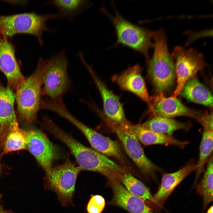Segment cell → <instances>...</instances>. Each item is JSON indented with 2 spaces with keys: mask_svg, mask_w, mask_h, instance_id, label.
Instances as JSON below:
<instances>
[{
  "mask_svg": "<svg viewBox=\"0 0 213 213\" xmlns=\"http://www.w3.org/2000/svg\"><path fill=\"white\" fill-rule=\"evenodd\" d=\"M49 131L69 148L81 170L99 173L109 181L119 180L121 175L127 171L108 156L83 145L55 124L51 125Z\"/></svg>",
  "mask_w": 213,
  "mask_h": 213,
  "instance_id": "obj_1",
  "label": "cell"
},
{
  "mask_svg": "<svg viewBox=\"0 0 213 213\" xmlns=\"http://www.w3.org/2000/svg\"><path fill=\"white\" fill-rule=\"evenodd\" d=\"M154 52L147 61L149 77L157 91L161 93L174 83L175 72V65L163 29L153 31Z\"/></svg>",
  "mask_w": 213,
  "mask_h": 213,
  "instance_id": "obj_2",
  "label": "cell"
},
{
  "mask_svg": "<svg viewBox=\"0 0 213 213\" xmlns=\"http://www.w3.org/2000/svg\"><path fill=\"white\" fill-rule=\"evenodd\" d=\"M47 61L43 58L39 59L35 71L25 78L16 91L17 112L19 117L27 124H30L36 120L41 109L43 77Z\"/></svg>",
  "mask_w": 213,
  "mask_h": 213,
  "instance_id": "obj_3",
  "label": "cell"
},
{
  "mask_svg": "<svg viewBox=\"0 0 213 213\" xmlns=\"http://www.w3.org/2000/svg\"><path fill=\"white\" fill-rule=\"evenodd\" d=\"M56 18L55 14H41L35 12L7 16L0 15V35L8 38L17 34L31 35L37 38L42 47L43 32L55 31L48 27L47 22Z\"/></svg>",
  "mask_w": 213,
  "mask_h": 213,
  "instance_id": "obj_4",
  "label": "cell"
},
{
  "mask_svg": "<svg viewBox=\"0 0 213 213\" xmlns=\"http://www.w3.org/2000/svg\"><path fill=\"white\" fill-rule=\"evenodd\" d=\"M101 11L111 20L114 27L117 41L115 45L121 44L143 55L149 59V51L153 48V31L134 24L124 18L115 9L111 15L104 7Z\"/></svg>",
  "mask_w": 213,
  "mask_h": 213,
  "instance_id": "obj_5",
  "label": "cell"
},
{
  "mask_svg": "<svg viewBox=\"0 0 213 213\" xmlns=\"http://www.w3.org/2000/svg\"><path fill=\"white\" fill-rule=\"evenodd\" d=\"M81 170L68 158L62 164L45 170L44 187L56 193L62 206L73 205L76 180Z\"/></svg>",
  "mask_w": 213,
  "mask_h": 213,
  "instance_id": "obj_6",
  "label": "cell"
},
{
  "mask_svg": "<svg viewBox=\"0 0 213 213\" xmlns=\"http://www.w3.org/2000/svg\"><path fill=\"white\" fill-rule=\"evenodd\" d=\"M68 62L64 50L47 61L43 77V93L53 101L62 100L71 87L67 72Z\"/></svg>",
  "mask_w": 213,
  "mask_h": 213,
  "instance_id": "obj_7",
  "label": "cell"
},
{
  "mask_svg": "<svg viewBox=\"0 0 213 213\" xmlns=\"http://www.w3.org/2000/svg\"><path fill=\"white\" fill-rule=\"evenodd\" d=\"M171 56L176 60L175 67L177 78V86L172 96L177 97L185 83L203 70L206 63L203 54L193 48L186 49L177 46Z\"/></svg>",
  "mask_w": 213,
  "mask_h": 213,
  "instance_id": "obj_8",
  "label": "cell"
},
{
  "mask_svg": "<svg viewBox=\"0 0 213 213\" xmlns=\"http://www.w3.org/2000/svg\"><path fill=\"white\" fill-rule=\"evenodd\" d=\"M131 124L108 126L117 136L126 153L141 172L146 176H154L161 169L147 157L139 141L129 128Z\"/></svg>",
  "mask_w": 213,
  "mask_h": 213,
  "instance_id": "obj_9",
  "label": "cell"
},
{
  "mask_svg": "<svg viewBox=\"0 0 213 213\" xmlns=\"http://www.w3.org/2000/svg\"><path fill=\"white\" fill-rule=\"evenodd\" d=\"M93 79L101 96L103 112L107 125H126L130 124L126 119L122 104L119 97L109 90L97 76L88 64L85 65Z\"/></svg>",
  "mask_w": 213,
  "mask_h": 213,
  "instance_id": "obj_10",
  "label": "cell"
},
{
  "mask_svg": "<svg viewBox=\"0 0 213 213\" xmlns=\"http://www.w3.org/2000/svg\"><path fill=\"white\" fill-rule=\"evenodd\" d=\"M148 104L154 116L172 118L185 116L197 120L203 113L187 107L177 97H166L162 93L150 97Z\"/></svg>",
  "mask_w": 213,
  "mask_h": 213,
  "instance_id": "obj_11",
  "label": "cell"
},
{
  "mask_svg": "<svg viewBox=\"0 0 213 213\" xmlns=\"http://www.w3.org/2000/svg\"><path fill=\"white\" fill-rule=\"evenodd\" d=\"M24 132L27 149L45 170L51 168L56 157L53 145L38 130L33 129Z\"/></svg>",
  "mask_w": 213,
  "mask_h": 213,
  "instance_id": "obj_12",
  "label": "cell"
},
{
  "mask_svg": "<svg viewBox=\"0 0 213 213\" xmlns=\"http://www.w3.org/2000/svg\"><path fill=\"white\" fill-rule=\"evenodd\" d=\"M0 70L6 76L8 86L16 90L24 80L15 55V47L8 38L0 35Z\"/></svg>",
  "mask_w": 213,
  "mask_h": 213,
  "instance_id": "obj_13",
  "label": "cell"
},
{
  "mask_svg": "<svg viewBox=\"0 0 213 213\" xmlns=\"http://www.w3.org/2000/svg\"><path fill=\"white\" fill-rule=\"evenodd\" d=\"M70 122L82 132L95 150L125 164V158L116 141L88 127L75 117L71 119Z\"/></svg>",
  "mask_w": 213,
  "mask_h": 213,
  "instance_id": "obj_14",
  "label": "cell"
},
{
  "mask_svg": "<svg viewBox=\"0 0 213 213\" xmlns=\"http://www.w3.org/2000/svg\"><path fill=\"white\" fill-rule=\"evenodd\" d=\"M142 70L140 65L136 64L120 74L114 75L112 80L121 89L133 93L148 104L150 97L142 75Z\"/></svg>",
  "mask_w": 213,
  "mask_h": 213,
  "instance_id": "obj_15",
  "label": "cell"
},
{
  "mask_svg": "<svg viewBox=\"0 0 213 213\" xmlns=\"http://www.w3.org/2000/svg\"><path fill=\"white\" fill-rule=\"evenodd\" d=\"M113 196L111 203L130 213H153L145 201L131 194L119 180L109 181Z\"/></svg>",
  "mask_w": 213,
  "mask_h": 213,
  "instance_id": "obj_16",
  "label": "cell"
},
{
  "mask_svg": "<svg viewBox=\"0 0 213 213\" xmlns=\"http://www.w3.org/2000/svg\"><path fill=\"white\" fill-rule=\"evenodd\" d=\"M15 95L8 86L0 83V138L2 143L9 131L18 124L14 111Z\"/></svg>",
  "mask_w": 213,
  "mask_h": 213,
  "instance_id": "obj_17",
  "label": "cell"
},
{
  "mask_svg": "<svg viewBox=\"0 0 213 213\" xmlns=\"http://www.w3.org/2000/svg\"><path fill=\"white\" fill-rule=\"evenodd\" d=\"M196 168L195 161L191 159L178 170L163 175L161 184L153 196V202L163 204L177 186Z\"/></svg>",
  "mask_w": 213,
  "mask_h": 213,
  "instance_id": "obj_18",
  "label": "cell"
},
{
  "mask_svg": "<svg viewBox=\"0 0 213 213\" xmlns=\"http://www.w3.org/2000/svg\"><path fill=\"white\" fill-rule=\"evenodd\" d=\"M129 128L139 141L145 145L163 144L172 145L184 147L188 143L187 141H179L172 135L161 133L144 128L139 125H132Z\"/></svg>",
  "mask_w": 213,
  "mask_h": 213,
  "instance_id": "obj_19",
  "label": "cell"
},
{
  "mask_svg": "<svg viewBox=\"0 0 213 213\" xmlns=\"http://www.w3.org/2000/svg\"><path fill=\"white\" fill-rule=\"evenodd\" d=\"M180 94L192 102L211 107L213 106L212 95L210 91L196 77L185 83Z\"/></svg>",
  "mask_w": 213,
  "mask_h": 213,
  "instance_id": "obj_20",
  "label": "cell"
},
{
  "mask_svg": "<svg viewBox=\"0 0 213 213\" xmlns=\"http://www.w3.org/2000/svg\"><path fill=\"white\" fill-rule=\"evenodd\" d=\"M46 3L57 8L56 19L70 20H73L90 5L88 1L81 0H54L49 1Z\"/></svg>",
  "mask_w": 213,
  "mask_h": 213,
  "instance_id": "obj_21",
  "label": "cell"
},
{
  "mask_svg": "<svg viewBox=\"0 0 213 213\" xmlns=\"http://www.w3.org/2000/svg\"><path fill=\"white\" fill-rule=\"evenodd\" d=\"M139 125L147 129L170 135L176 130L187 131L190 128V125L188 123L177 121L172 118L160 116H154Z\"/></svg>",
  "mask_w": 213,
  "mask_h": 213,
  "instance_id": "obj_22",
  "label": "cell"
},
{
  "mask_svg": "<svg viewBox=\"0 0 213 213\" xmlns=\"http://www.w3.org/2000/svg\"><path fill=\"white\" fill-rule=\"evenodd\" d=\"M213 130L204 129L199 147V159L196 164L195 184L204 172V164L212 154L213 147Z\"/></svg>",
  "mask_w": 213,
  "mask_h": 213,
  "instance_id": "obj_23",
  "label": "cell"
},
{
  "mask_svg": "<svg viewBox=\"0 0 213 213\" xmlns=\"http://www.w3.org/2000/svg\"><path fill=\"white\" fill-rule=\"evenodd\" d=\"M119 180L132 195L145 201L148 200L153 202V196L147 187L128 171L122 175Z\"/></svg>",
  "mask_w": 213,
  "mask_h": 213,
  "instance_id": "obj_24",
  "label": "cell"
},
{
  "mask_svg": "<svg viewBox=\"0 0 213 213\" xmlns=\"http://www.w3.org/2000/svg\"><path fill=\"white\" fill-rule=\"evenodd\" d=\"M213 155L208 160L206 169L202 178L197 185V191L202 197L204 208L213 201Z\"/></svg>",
  "mask_w": 213,
  "mask_h": 213,
  "instance_id": "obj_25",
  "label": "cell"
},
{
  "mask_svg": "<svg viewBox=\"0 0 213 213\" xmlns=\"http://www.w3.org/2000/svg\"><path fill=\"white\" fill-rule=\"evenodd\" d=\"M18 125L14 126L6 135L2 143L4 153L27 149L24 132L19 128Z\"/></svg>",
  "mask_w": 213,
  "mask_h": 213,
  "instance_id": "obj_26",
  "label": "cell"
},
{
  "mask_svg": "<svg viewBox=\"0 0 213 213\" xmlns=\"http://www.w3.org/2000/svg\"><path fill=\"white\" fill-rule=\"evenodd\" d=\"M86 206L88 213H101L105 206V200L100 195H91Z\"/></svg>",
  "mask_w": 213,
  "mask_h": 213,
  "instance_id": "obj_27",
  "label": "cell"
},
{
  "mask_svg": "<svg viewBox=\"0 0 213 213\" xmlns=\"http://www.w3.org/2000/svg\"><path fill=\"white\" fill-rule=\"evenodd\" d=\"M203 126L204 129L213 130V113L204 112L197 120Z\"/></svg>",
  "mask_w": 213,
  "mask_h": 213,
  "instance_id": "obj_28",
  "label": "cell"
},
{
  "mask_svg": "<svg viewBox=\"0 0 213 213\" xmlns=\"http://www.w3.org/2000/svg\"><path fill=\"white\" fill-rule=\"evenodd\" d=\"M3 195L0 194V213H14V212L12 209L5 210L4 209V206L1 204V201Z\"/></svg>",
  "mask_w": 213,
  "mask_h": 213,
  "instance_id": "obj_29",
  "label": "cell"
},
{
  "mask_svg": "<svg viewBox=\"0 0 213 213\" xmlns=\"http://www.w3.org/2000/svg\"><path fill=\"white\" fill-rule=\"evenodd\" d=\"M207 213H213V206H212L210 207L208 209L207 212Z\"/></svg>",
  "mask_w": 213,
  "mask_h": 213,
  "instance_id": "obj_30",
  "label": "cell"
},
{
  "mask_svg": "<svg viewBox=\"0 0 213 213\" xmlns=\"http://www.w3.org/2000/svg\"><path fill=\"white\" fill-rule=\"evenodd\" d=\"M1 165H0V174L1 173Z\"/></svg>",
  "mask_w": 213,
  "mask_h": 213,
  "instance_id": "obj_31",
  "label": "cell"
},
{
  "mask_svg": "<svg viewBox=\"0 0 213 213\" xmlns=\"http://www.w3.org/2000/svg\"></svg>",
  "mask_w": 213,
  "mask_h": 213,
  "instance_id": "obj_32",
  "label": "cell"
}]
</instances>
